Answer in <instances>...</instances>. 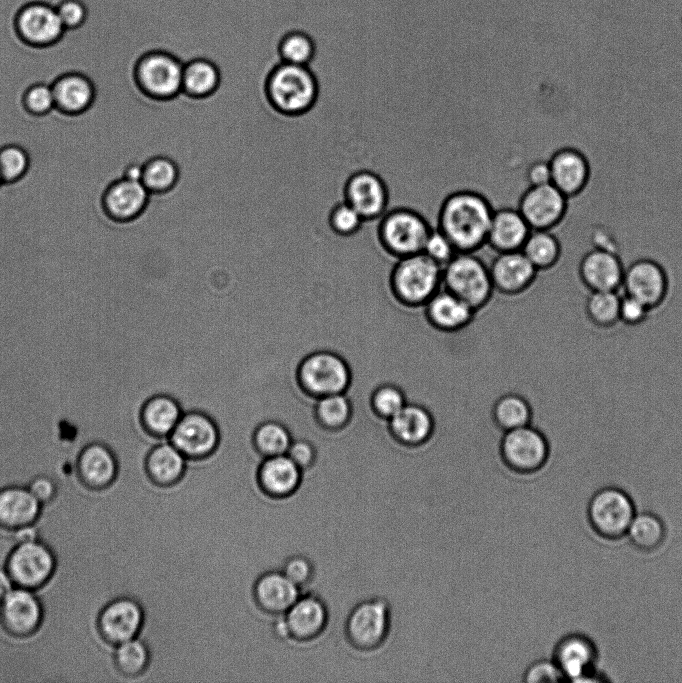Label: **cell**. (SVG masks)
I'll return each instance as SVG.
<instances>
[{"instance_id":"9c48e42d","label":"cell","mask_w":682,"mask_h":683,"mask_svg":"<svg viewBox=\"0 0 682 683\" xmlns=\"http://www.w3.org/2000/svg\"><path fill=\"white\" fill-rule=\"evenodd\" d=\"M184 62L173 52L155 48L145 52L136 64V79L150 97L172 99L182 92Z\"/></svg>"},{"instance_id":"4dcf8cb0","label":"cell","mask_w":682,"mask_h":683,"mask_svg":"<svg viewBox=\"0 0 682 683\" xmlns=\"http://www.w3.org/2000/svg\"><path fill=\"white\" fill-rule=\"evenodd\" d=\"M530 231L516 207L494 209L486 244L497 253L521 250Z\"/></svg>"},{"instance_id":"74e56055","label":"cell","mask_w":682,"mask_h":683,"mask_svg":"<svg viewBox=\"0 0 682 683\" xmlns=\"http://www.w3.org/2000/svg\"><path fill=\"white\" fill-rule=\"evenodd\" d=\"M315 416L319 424L331 431H341L350 423L353 405L347 393H336L316 399Z\"/></svg>"},{"instance_id":"91938a15","label":"cell","mask_w":682,"mask_h":683,"mask_svg":"<svg viewBox=\"0 0 682 683\" xmlns=\"http://www.w3.org/2000/svg\"><path fill=\"white\" fill-rule=\"evenodd\" d=\"M143 169H144V164L132 163L126 168L125 173H124V178L129 179V180H133V181H141L142 182Z\"/></svg>"},{"instance_id":"db71d44e","label":"cell","mask_w":682,"mask_h":683,"mask_svg":"<svg viewBox=\"0 0 682 683\" xmlns=\"http://www.w3.org/2000/svg\"><path fill=\"white\" fill-rule=\"evenodd\" d=\"M56 10L65 29L80 27L88 15L87 7L82 0H62L56 6Z\"/></svg>"},{"instance_id":"9f6ffc18","label":"cell","mask_w":682,"mask_h":683,"mask_svg":"<svg viewBox=\"0 0 682 683\" xmlns=\"http://www.w3.org/2000/svg\"><path fill=\"white\" fill-rule=\"evenodd\" d=\"M27 487L43 507L53 503L59 493L58 483L47 474L33 476Z\"/></svg>"},{"instance_id":"8fae6325","label":"cell","mask_w":682,"mask_h":683,"mask_svg":"<svg viewBox=\"0 0 682 683\" xmlns=\"http://www.w3.org/2000/svg\"><path fill=\"white\" fill-rule=\"evenodd\" d=\"M146 623L143 604L130 595H120L104 604L96 617L100 639L113 648L141 635Z\"/></svg>"},{"instance_id":"277c9868","label":"cell","mask_w":682,"mask_h":683,"mask_svg":"<svg viewBox=\"0 0 682 683\" xmlns=\"http://www.w3.org/2000/svg\"><path fill=\"white\" fill-rule=\"evenodd\" d=\"M389 284L402 304L424 306L442 287V267L422 252L402 257L391 270Z\"/></svg>"},{"instance_id":"1f68e13d","label":"cell","mask_w":682,"mask_h":683,"mask_svg":"<svg viewBox=\"0 0 682 683\" xmlns=\"http://www.w3.org/2000/svg\"><path fill=\"white\" fill-rule=\"evenodd\" d=\"M149 197L150 192L141 181L122 178L107 191L105 205L114 218L130 220L144 210Z\"/></svg>"},{"instance_id":"cb8c5ba5","label":"cell","mask_w":682,"mask_h":683,"mask_svg":"<svg viewBox=\"0 0 682 683\" xmlns=\"http://www.w3.org/2000/svg\"><path fill=\"white\" fill-rule=\"evenodd\" d=\"M489 271L494 289L509 295L527 290L539 273L521 250L497 253Z\"/></svg>"},{"instance_id":"ba28073f","label":"cell","mask_w":682,"mask_h":683,"mask_svg":"<svg viewBox=\"0 0 682 683\" xmlns=\"http://www.w3.org/2000/svg\"><path fill=\"white\" fill-rule=\"evenodd\" d=\"M15 586L38 592L56 574L58 559L54 549L42 539L15 544L5 564Z\"/></svg>"},{"instance_id":"f546056e","label":"cell","mask_w":682,"mask_h":683,"mask_svg":"<svg viewBox=\"0 0 682 683\" xmlns=\"http://www.w3.org/2000/svg\"><path fill=\"white\" fill-rule=\"evenodd\" d=\"M429 323L441 331H457L473 319L475 310L449 290L441 287L425 304Z\"/></svg>"},{"instance_id":"83f0119b","label":"cell","mask_w":682,"mask_h":683,"mask_svg":"<svg viewBox=\"0 0 682 683\" xmlns=\"http://www.w3.org/2000/svg\"><path fill=\"white\" fill-rule=\"evenodd\" d=\"M387 423L393 439L407 447L423 445L431 438L434 430L431 412L416 403L407 402Z\"/></svg>"},{"instance_id":"7bdbcfd3","label":"cell","mask_w":682,"mask_h":683,"mask_svg":"<svg viewBox=\"0 0 682 683\" xmlns=\"http://www.w3.org/2000/svg\"><path fill=\"white\" fill-rule=\"evenodd\" d=\"M626 535L636 548L649 552L662 544L665 529L657 516L651 513H641L634 516Z\"/></svg>"},{"instance_id":"f6af8a7d","label":"cell","mask_w":682,"mask_h":683,"mask_svg":"<svg viewBox=\"0 0 682 683\" xmlns=\"http://www.w3.org/2000/svg\"><path fill=\"white\" fill-rule=\"evenodd\" d=\"M406 403L407 399L403 390L391 383L377 386L370 396V406L373 412L386 421L392 418Z\"/></svg>"},{"instance_id":"d4e9b609","label":"cell","mask_w":682,"mask_h":683,"mask_svg":"<svg viewBox=\"0 0 682 683\" xmlns=\"http://www.w3.org/2000/svg\"><path fill=\"white\" fill-rule=\"evenodd\" d=\"M303 471L287 454L265 457L257 470L261 491L273 499L293 496L302 482Z\"/></svg>"},{"instance_id":"ee69618b","label":"cell","mask_w":682,"mask_h":683,"mask_svg":"<svg viewBox=\"0 0 682 683\" xmlns=\"http://www.w3.org/2000/svg\"><path fill=\"white\" fill-rule=\"evenodd\" d=\"M179 167L167 156H155L144 164L142 183L150 193H164L178 182Z\"/></svg>"},{"instance_id":"4316f807","label":"cell","mask_w":682,"mask_h":683,"mask_svg":"<svg viewBox=\"0 0 682 683\" xmlns=\"http://www.w3.org/2000/svg\"><path fill=\"white\" fill-rule=\"evenodd\" d=\"M188 459L168 439L153 445L144 459L149 481L160 488L178 484L186 473Z\"/></svg>"},{"instance_id":"836d02e7","label":"cell","mask_w":682,"mask_h":683,"mask_svg":"<svg viewBox=\"0 0 682 683\" xmlns=\"http://www.w3.org/2000/svg\"><path fill=\"white\" fill-rule=\"evenodd\" d=\"M221 82L218 65L203 56L193 57L184 63L182 92L192 98H205L212 95Z\"/></svg>"},{"instance_id":"681fc988","label":"cell","mask_w":682,"mask_h":683,"mask_svg":"<svg viewBox=\"0 0 682 683\" xmlns=\"http://www.w3.org/2000/svg\"><path fill=\"white\" fill-rule=\"evenodd\" d=\"M422 253L443 267L458 253L449 239L437 228H432Z\"/></svg>"},{"instance_id":"6f0895ef","label":"cell","mask_w":682,"mask_h":683,"mask_svg":"<svg viewBox=\"0 0 682 683\" xmlns=\"http://www.w3.org/2000/svg\"><path fill=\"white\" fill-rule=\"evenodd\" d=\"M523 179L526 187L551 183L549 160L537 159L528 163L524 169Z\"/></svg>"},{"instance_id":"f35d334b","label":"cell","mask_w":682,"mask_h":683,"mask_svg":"<svg viewBox=\"0 0 682 683\" xmlns=\"http://www.w3.org/2000/svg\"><path fill=\"white\" fill-rule=\"evenodd\" d=\"M317 55V45L313 37L302 30L285 33L276 46V57L280 62L309 66Z\"/></svg>"},{"instance_id":"ab89813d","label":"cell","mask_w":682,"mask_h":683,"mask_svg":"<svg viewBox=\"0 0 682 683\" xmlns=\"http://www.w3.org/2000/svg\"><path fill=\"white\" fill-rule=\"evenodd\" d=\"M493 418L502 430L508 431L531 424L532 408L523 396L508 393L498 398L493 406Z\"/></svg>"},{"instance_id":"ffe728a7","label":"cell","mask_w":682,"mask_h":683,"mask_svg":"<svg viewBox=\"0 0 682 683\" xmlns=\"http://www.w3.org/2000/svg\"><path fill=\"white\" fill-rule=\"evenodd\" d=\"M16 28L19 36L34 46L53 44L65 32L56 7L44 2H32L22 7L16 17Z\"/></svg>"},{"instance_id":"94428289","label":"cell","mask_w":682,"mask_h":683,"mask_svg":"<svg viewBox=\"0 0 682 683\" xmlns=\"http://www.w3.org/2000/svg\"><path fill=\"white\" fill-rule=\"evenodd\" d=\"M2 181H3V179H2V175H1V171H0V184Z\"/></svg>"},{"instance_id":"11a10c76","label":"cell","mask_w":682,"mask_h":683,"mask_svg":"<svg viewBox=\"0 0 682 683\" xmlns=\"http://www.w3.org/2000/svg\"><path fill=\"white\" fill-rule=\"evenodd\" d=\"M286 454L302 471H306L315 464L317 449L308 439L294 438L290 443Z\"/></svg>"},{"instance_id":"8992f818","label":"cell","mask_w":682,"mask_h":683,"mask_svg":"<svg viewBox=\"0 0 682 683\" xmlns=\"http://www.w3.org/2000/svg\"><path fill=\"white\" fill-rule=\"evenodd\" d=\"M442 287L475 311L489 302L494 290L489 266L475 253H457L443 267Z\"/></svg>"},{"instance_id":"8d00e7d4","label":"cell","mask_w":682,"mask_h":683,"mask_svg":"<svg viewBox=\"0 0 682 683\" xmlns=\"http://www.w3.org/2000/svg\"><path fill=\"white\" fill-rule=\"evenodd\" d=\"M521 251L540 272L554 268L560 258V245L550 230H531Z\"/></svg>"},{"instance_id":"2e32d148","label":"cell","mask_w":682,"mask_h":683,"mask_svg":"<svg viewBox=\"0 0 682 683\" xmlns=\"http://www.w3.org/2000/svg\"><path fill=\"white\" fill-rule=\"evenodd\" d=\"M670 282L667 270L660 263L641 258L625 268L621 289L623 293L642 301L652 311L664 303Z\"/></svg>"},{"instance_id":"c3c4849f","label":"cell","mask_w":682,"mask_h":683,"mask_svg":"<svg viewBox=\"0 0 682 683\" xmlns=\"http://www.w3.org/2000/svg\"><path fill=\"white\" fill-rule=\"evenodd\" d=\"M27 153L19 146L8 145L0 150V171L4 181H12L21 177L27 167Z\"/></svg>"},{"instance_id":"d6986e66","label":"cell","mask_w":682,"mask_h":683,"mask_svg":"<svg viewBox=\"0 0 682 683\" xmlns=\"http://www.w3.org/2000/svg\"><path fill=\"white\" fill-rule=\"evenodd\" d=\"M75 471L82 486L90 491H104L117 480L119 461L106 443L93 441L80 450Z\"/></svg>"},{"instance_id":"3957f363","label":"cell","mask_w":682,"mask_h":683,"mask_svg":"<svg viewBox=\"0 0 682 683\" xmlns=\"http://www.w3.org/2000/svg\"><path fill=\"white\" fill-rule=\"evenodd\" d=\"M392 625L390 602L381 596L365 598L348 611L343 625L348 645L359 652H373L387 641Z\"/></svg>"},{"instance_id":"e575fe53","label":"cell","mask_w":682,"mask_h":683,"mask_svg":"<svg viewBox=\"0 0 682 683\" xmlns=\"http://www.w3.org/2000/svg\"><path fill=\"white\" fill-rule=\"evenodd\" d=\"M151 659V649L141 636L124 641L113 648V667L125 678L135 679L146 675Z\"/></svg>"},{"instance_id":"7a4b0ae2","label":"cell","mask_w":682,"mask_h":683,"mask_svg":"<svg viewBox=\"0 0 682 683\" xmlns=\"http://www.w3.org/2000/svg\"><path fill=\"white\" fill-rule=\"evenodd\" d=\"M270 104L285 115L307 112L318 96V81L309 66L278 62L270 70L266 81Z\"/></svg>"},{"instance_id":"e0dca14e","label":"cell","mask_w":682,"mask_h":683,"mask_svg":"<svg viewBox=\"0 0 682 683\" xmlns=\"http://www.w3.org/2000/svg\"><path fill=\"white\" fill-rule=\"evenodd\" d=\"M283 616L290 639L301 645L320 638L330 621L328 604L314 592H302Z\"/></svg>"},{"instance_id":"f5cc1de1","label":"cell","mask_w":682,"mask_h":683,"mask_svg":"<svg viewBox=\"0 0 682 683\" xmlns=\"http://www.w3.org/2000/svg\"><path fill=\"white\" fill-rule=\"evenodd\" d=\"M522 680L527 683H541L559 682L565 678L553 660H538L526 668Z\"/></svg>"},{"instance_id":"d6a6232c","label":"cell","mask_w":682,"mask_h":683,"mask_svg":"<svg viewBox=\"0 0 682 683\" xmlns=\"http://www.w3.org/2000/svg\"><path fill=\"white\" fill-rule=\"evenodd\" d=\"M549 164L551 183L566 196L578 192L587 180L588 165L584 156L577 150H558L550 158Z\"/></svg>"},{"instance_id":"484cf974","label":"cell","mask_w":682,"mask_h":683,"mask_svg":"<svg viewBox=\"0 0 682 683\" xmlns=\"http://www.w3.org/2000/svg\"><path fill=\"white\" fill-rule=\"evenodd\" d=\"M43 506L27 485L9 484L0 488V529L12 532L36 524Z\"/></svg>"},{"instance_id":"6da1fadb","label":"cell","mask_w":682,"mask_h":683,"mask_svg":"<svg viewBox=\"0 0 682 683\" xmlns=\"http://www.w3.org/2000/svg\"><path fill=\"white\" fill-rule=\"evenodd\" d=\"M493 212L492 204L483 194L457 190L441 202L436 227L458 253H475L486 245Z\"/></svg>"},{"instance_id":"5b68a950","label":"cell","mask_w":682,"mask_h":683,"mask_svg":"<svg viewBox=\"0 0 682 683\" xmlns=\"http://www.w3.org/2000/svg\"><path fill=\"white\" fill-rule=\"evenodd\" d=\"M432 228L417 210L397 207L378 219L377 238L389 255L399 259L421 253Z\"/></svg>"},{"instance_id":"816d5d0a","label":"cell","mask_w":682,"mask_h":683,"mask_svg":"<svg viewBox=\"0 0 682 683\" xmlns=\"http://www.w3.org/2000/svg\"><path fill=\"white\" fill-rule=\"evenodd\" d=\"M651 309L642 301L628 294L620 295L619 322L628 326H638L645 322Z\"/></svg>"},{"instance_id":"44dd1931","label":"cell","mask_w":682,"mask_h":683,"mask_svg":"<svg viewBox=\"0 0 682 683\" xmlns=\"http://www.w3.org/2000/svg\"><path fill=\"white\" fill-rule=\"evenodd\" d=\"M625 267L621 259L609 251L594 249L581 259L577 279L591 291L621 290Z\"/></svg>"},{"instance_id":"30bf717a","label":"cell","mask_w":682,"mask_h":683,"mask_svg":"<svg viewBox=\"0 0 682 683\" xmlns=\"http://www.w3.org/2000/svg\"><path fill=\"white\" fill-rule=\"evenodd\" d=\"M550 445L543 432L531 424L504 432L500 456L504 465L517 474H533L548 461Z\"/></svg>"},{"instance_id":"bcb514c9","label":"cell","mask_w":682,"mask_h":683,"mask_svg":"<svg viewBox=\"0 0 682 683\" xmlns=\"http://www.w3.org/2000/svg\"><path fill=\"white\" fill-rule=\"evenodd\" d=\"M364 223L360 214L345 200L337 202L328 215L331 231L340 238H352L360 232Z\"/></svg>"},{"instance_id":"f907efd6","label":"cell","mask_w":682,"mask_h":683,"mask_svg":"<svg viewBox=\"0 0 682 683\" xmlns=\"http://www.w3.org/2000/svg\"><path fill=\"white\" fill-rule=\"evenodd\" d=\"M26 107L35 114H45L56 106L51 85L40 83L31 86L24 97Z\"/></svg>"},{"instance_id":"7dc6e473","label":"cell","mask_w":682,"mask_h":683,"mask_svg":"<svg viewBox=\"0 0 682 683\" xmlns=\"http://www.w3.org/2000/svg\"><path fill=\"white\" fill-rule=\"evenodd\" d=\"M280 570L302 591L304 587L312 584L316 575L315 564L302 553H296L286 558Z\"/></svg>"},{"instance_id":"5bb4252c","label":"cell","mask_w":682,"mask_h":683,"mask_svg":"<svg viewBox=\"0 0 682 683\" xmlns=\"http://www.w3.org/2000/svg\"><path fill=\"white\" fill-rule=\"evenodd\" d=\"M168 440L187 459L210 456L218 447L220 432L216 421L200 410L185 411Z\"/></svg>"},{"instance_id":"7c38bea8","label":"cell","mask_w":682,"mask_h":683,"mask_svg":"<svg viewBox=\"0 0 682 683\" xmlns=\"http://www.w3.org/2000/svg\"><path fill=\"white\" fill-rule=\"evenodd\" d=\"M587 514L594 532L607 540L625 536L636 515L631 498L615 487L596 492L589 501Z\"/></svg>"},{"instance_id":"52a82bcc","label":"cell","mask_w":682,"mask_h":683,"mask_svg":"<svg viewBox=\"0 0 682 683\" xmlns=\"http://www.w3.org/2000/svg\"><path fill=\"white\" fill-rule=\"evenodd\" d=\"M297 378L310 396L347 393L352 383V370L342 354L332 350H317L299 364Z\"/></svg>"},{"instance_id":"7402d4cb","label":"cell","mask_w":682,"mask_h":683,"mask_svg":"<svg viewBox=\"0 0 682 683\" xmlns=\"http://www.w3.org/2000/svg\"><path fill=\"white\" fill-rule=\"evenodd\" d=\"M597 649L594 643L581 634L563 637L555 646L553 661L565 680L587 681L593 676Z\"/></svg>"},{"instance_id":"f1b7e54d","label":"cell","mask_w":682,"mask_h":683,"mask_svg":"<svg viewBox=\"0 0 682 683\" xmlns=\"http://www.w3.org/2000/svg\"><path fill=\"white\" fill-rule=\"evenodd\" d=\"M183 413L184 410L176 398L166 393H157L143 401L138 420L142 430L149 436L168 439Z\"/></svg>"},{"instance_id":"603a6c76","label":"cell","mask_w":682,"mask_h":683,"mask_svg":"<svg viewBox=\"0 0 682 683\" xmlns=\"http://www.w3.org/2000/svg\"><path fill=\"white\" fill-rule=\"evenodd\" d=\"M252 592L257 607L275 617L284 614L303 591L280 569H271L255 580Z\"/></svg>"},{"instance_id":"d590c367","label":"cell","mask_w":682,"mask_h":683,"mask_svg":"<svg viewBox=\"0 0 682 683\" xmlns=\"http://www.w3.org/2000/svg\"><path fill=\"white\" fill-rule=\"evenodd\" d=\"M56 105L64 111L79 113L92 102L94 88L84 75L70 73L59 78L52 85Z\"/></svg>"},{"instance_id":"4fadbf2b","label":"cell","mask_w":682,"mask_h":683,"mask_svg":"<svg viewBox=\"0 0 682 683\" xmlns=\"http://www.w3.org/2000/svg\"><path fill=\"white\" fill-rule=\"evenodd\" d=\"M44 620V603L34 590L15 586L0 603V627L15 639L36 635Z\"/></svg>"},{"instance_id":"b9f144b4","label":"cell","mask_w":682,"mask_h":683,"mask_svg":"<svg viewBox=\"0 0 682 683\" xmlns=\"http://www.w3.org/2000/svg\"><path fill=\"white\" fill-rule=\"evenodd\" d=\"M618 291H591L585 301L587 319L598 328H610L619 322Z\"/></svg>"},{"instance_id":"680465c9","label":"cell","mask_w":682,"mask_h":683,"mask_svg":"<svg viewBox=\"0 0 682 683\" xmlns=\"http://www.w3.org/2000/svg\"><path fill=\"white\" fill-rule=\"evenodd\" d=\"M14 587L9 573L4 566H0V603Z\"/></svg>"},{"instance_id":"60d3db41","label":"cell","mask_w":682,"mask_h":683,"mask_svg":"<svg viewBox=\"0 0 682 683\" xmlns=\"http://www.w3.org/2000/svg\"><path fill=\"white\" fill-rule=\"evenodd\" d=\"M292 440L289 428L274 419L261 422L253 433L255 449L263 458L286 454Z\"/></svg>"},{"instance_id":"ac0fdd59","label":"cell","mask_w":682,"mask_h":683,"mask_svg":"<svg viewBox=\"0 0 682 683\" xmlns=\"http://www.w3.org/2000/svg\"><path fill=\"white\" fill-rule=\"evenodd\" d=\"M565 206L566 195L549 183L526 187L516 208L531 230H549L561 219Z\"/></svg>"},{"instance_id":"9a60e30c","label":"cell","mask_w":682,"mask_h":683,"mask_svg":"<svg viewBox=\"0 0 682 683\" xmlns=\"http://www.w3.org/2000/svg\"><path fill=\"white\" fill-rule=\"evenodd\" d=\"M342 196L365 222L380 219L388 210V186L379 174L368 169H358L347 176Z\"/></svg>"}]
</instances>
